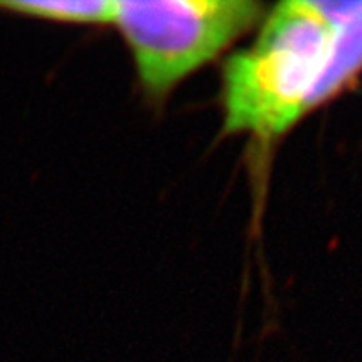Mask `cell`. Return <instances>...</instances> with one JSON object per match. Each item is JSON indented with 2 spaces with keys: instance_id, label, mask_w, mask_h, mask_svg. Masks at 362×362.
<instances>
[{
  "instance_id": "2",
  "label": "cell",
  "mask_w": 362,
  "mask_h": 362,
  "mask_svg": "<svg viewBox=\"0 0 362 362\" xmlns=\"http://www.w3.org/2000/svg\"><path fill=\"white\" fill-rule=\"evenodd\" d=\"M264 15L267 6L255 0H115L113 26L146 96L161 102L257 28Z\"/></svg>"
},
{
  "instance_id": "1",
  "label": "cell",
  "mask_w": 362,
  "mask_h": 362,
  "mask_svg": "<svg viewBox=\"0 0 362 362\" xmlns=\"http://www.w3.org/2000/svg\"><path fill=\"white\" fill-rule=\"evenodd\" d=\"M257 28L222 67V132L276 141L331 98L339 28L331 2L310 0L277 4Z\"/></svg>"
},
{
  "instance_id": "3",
  "label": "cell",
  "mask_w": 362,
  "mask_h": 362,
  "mask_svg": "<svg viewBox=\"0 0 362 362\" xmlns=\"http://www.w3.org/2000/svg\"><path fill=\"white\" fill-rule=\"evenodd\" d=\"M0 10L30 19L59 24L105 26L113 24L115 0H71V2H0Z\"/></svg>"
}]
</instances>
